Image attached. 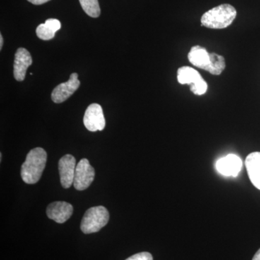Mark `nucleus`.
<instances>
[{
	"label": "nucleus",
	"instance_id": "nucleus-1",
	"mask_svg": "<svg viewBox=\"0 0 260 260\" xmlns=\"http://www.w3.org/2000/svg\"><path fill=\"white\" fill-rule=\"evenodd\" d=\"M47 153L42 148L32 149L27 155L21 167L22 179L28 184H34L40 180L45 169Z\"/></svg>",
	"mask_w": 260,
	"mask_h": 260
},
{
	"label": "nucleus",
	"instance_id": "nucleus-2",
	"mask_svg": "<svg viewBox=\"0 0 260 260\" xmlns=\"http://www.w3.org/2000/svg\"><path fill=\"white\" fill-rule=\"evenodd\" d=\"M237 14V10L232 5H220L208 10L202 16L201 25L208 28H225L232 25Z\"/></svg>",
	"mask_w": 260,
	"mask_h": 260
},
{
	"label": "nucleus",
	"instance_id": "nucleus-3",
	"mask_svg": "<svg viewBox=\"0 0 260 260\" xmlns=\"http://www.w3.org/2000/svg\"><path fill=\"white\" fill-rule=\"evenodd\" d=\"M109 220V213L107 208L104 206L93 207L84 214L80 229L84 234H93L105 226Z\"/></svg>",
	"mask_w": 260,
	"mask_h": 260
},
{
	"label": "nucleus",
	"instance_id": "nucleus-4",
	"mask_svg": "<svg viewBox=\"0 0 260 260\" xmlns=\"http://www.w3.org/2000/svg\"><path fill=\"white\" fill-rule=\"evenodd\" d=\"M178 82L181 85H190V90L194 95H202L208 90V83L200 75L199 72L190 67H181L177 71Z\"/></svg>",
	"mask_w": 260,
	"mask_h": 260
},
{
	"label": "nucleus",
	"instance_id": "nucleus-5",
	"mask_svg": "<svg viewBox=\"0 0 260 260\" xmlns=\"http://www.w3.org/2000/svg\"><path fill=\"white\" fill-rule=\"evenodd\" d=\"M95 174V170L88 159H81L75 169L73 186L78 191L88 189L94 180Z\"/></svg>",
	"mask_w": 260,
	"mask_h": 260
},
{
	"label": "nucleus",
	"instance_id": "nucleus-6",
	"mask_svg": "<svg viewBox=\"0 0 260 260\" xmlns=\"http://www.w3.org/2000/svg\"><path fill=\"white\" fill-rule=\"evenodd\" d=\"M83 123L89 131H102L106 126L102 107L98 104H92L89 106L84 115Z\"/></svg>",
	"mask_w": 260,
	"mask_h": 260
},
{
	"label": "nucleus",
	"instance_id": "nucleus-7",
	"mask_svg": "<svg viewBox=\"0 0 260 260\" xmlns=\"http://www.w3.org/2000/svg\"><path fill=\"white\" fill-rule=\"evenodd\" d=\"M80 80L78 75L73 73L70 75L69 80L66 83L59 84L53 90L51 93V99L56 104H60L68 100L75 92L79 88Z\"/></svg>",
	"mask_w": 260,
	"mask_h": 260
},
{
	"label": "nucleus",
	"instance_id": "nucleus-8",
	"mask_svg": "<svg viewBox=\"0 0 260 260\" xmlns=\"http://www.w3.org/2000/svg\"><path fill=\"white\" fill-rule=\"evenodd\" d=\"M76 159L70 154L64 155L59 161V172L61 186L70 188L74 182Z\"/></svg>",
	"mask_w": 260,
	"mask_h": 260
},
{
	"label": "nucleus",
	"instance_id": "nucleus-9",
	"mask_svg": "<svg viewBox=\"0 0 260 260\" xmlns=\"http://www.w3.org/2000/svg\"><path fill=\"white\" fill-rule=\"evenodd\" d=\"M73 213V205L66 202H54L48 205V218L58 223H64L72 216Z\"/></svg>",
	"mask_w": 260,
	"mask_h": 260
},
{
	"label": "nucleus",
	"instance_id": "nucleus-10",
	"mask_svg": "<svg viewBox=\"0 0 260 260\" xmlns=\"http://www.w3.org/2000/svg\"><path fill=\"white\" fill-rule=\"evenodd\" d=\"M31 55L24 48H19L15 53L14 61V78L18 81H23L26 75L27 69L32 64Z\"/></svg>",
	"mask_w": 260,
	"mask_h": 260
},
{
	"label": "nucleus",
	"instance_id": "nucleus-11",
	"mask_svg": "<svg viewBox=\"0 0 260 260\" xmlns=\"http://www.w3.org/2000/svg\"><path fill=\"white\" fill-rule=\"evenodd\" d=\"M242 168V159L234 154H229L227 156L219 159L216 164L217 170L224 176L237 177Z\"/></svg>",
	"mask_w": 260,
	"mask_h": 260
},
{
	"label": "nucleus",
	"instance_id": "nucleus-12",
	"mask_svg": "<svg viewBox=\"0 0 260 260\" xmlns=\"http://www.w3.org/2000/svg\"><path fill=\"white\" fill-rule=\"evenodd\" d=\"M188 59L191 64L196 68L204 70H208L210 62H211V56L204 47L200 46H194L191 47L189 54Z\"/></svg>",
	"mask_w": 260,
	"mask_h": 260
},
{
	"label": "nucleus",
	"instance_id": "nucleus-13",
	"mask_svg": "<svg viewBox=\"0 0 260 260\" xmlns=\"http://www.w3.org/2000/svg\"><path fill=\"white\" fill-rule=\"evenodd\" d=\"M245 165L253 185L260 190V152H254L246 157Z\"/></svg>",
	"mask_w": 260,
	"mask_h": 260
},
{
	"label": "nucleus",
	"instance_id": "nucleus-14",
	"mask_svg": "<svg viewBox=\"0 0 260 260\" xmlns=\"http://www.w3.org/2000/svg\"><path fill=\"white\" fill-rule=\"evenodd\" d=\"M210 56H211V62L207 72L213 75L221 74L225 68V61L223 56L215 53H210Z\"/></svg>",
	"mask_w": 260,
	"mask_h": 260
},
{
	"label": "nucleus",
	"instance_id": "nucleus-15",
	"mask_svg": "<svg viewBox=\"0 0 260 260\" xmlns=\"http://www.w3.org/2000/svg\"><path fill=\"white\" fill-rule=\"evenodd\" d=\"M85 13L91 18H98L101 14L99 0H79Z\"/></svg>",
	"mask_w": 260,
	"mask_h": 260
},
{
	"label": "nucleus",
	"instance_id": "nucleus-16",
	"mask_svg": "<svg viewBox=\"0 0 260 260\" xmlns=\"http://www.w3.org/2000/svg\"><path fill=\"white\" fill-rule=\"evenodd\" d=\"M56 31L47 23L40 24L37 28V35L44 41L51 40L55 37Z\"/></svg>",
	"mask_w": 260,
	"mask_h": 260
},
{
	"label": "nucleus",
	"instance_id": "nucleus-17",
	"mask_svg": "<svg viewBox=\"0 0 260 260\" xmlns=\"http://www.w3.org/2000/svg\"><path fill=\"white\" fill-rule=\"evenodd\" d=\"M125 260H153V256L149 252H140L130 256Z\"/></svg>",
	"mask_w": 260,
	"mask_h": 260
},
{
	"label": "nucleus",
	"instance_id": "nucleus-18",
	"mask_svg": "<svg viewBox=\"0 0 260 260\" xmlns=\"http://www.w3.org/2000/svg\"><path fill=\"white\" fill-rule=\"evenodd\" d=\"M47 25H49V26L51 27V28L54 29L55 31H57L59 29L61 28V23L59 20H58L57 19H48L47 21L45 22Z\"/></svg>",
	"mask_w": 260,
	"mask_h": 260
},
{
	"label": "nucleus",
	"instance_id": "nucleus-19",
	"mask_svg": "<svg viewBox=\"0 0 260 260\" xmlns=\"http://www.w3.org/2000/svg\"><path fill=\"white\" fill-rule=\"evenodd\" d=\"M29 3H32V4L36 5H39L44 4V3H47V2L50 1V0H28Z\"/></svg>",
	"mask_w": 260,
	"mask_h": 260
},
{
	"label": "nucleus",
	"instance_id": "nucleus-20",
	"mask_svg": "<svg viewBox=\"0 0 260 260\" xmlns=\"http://www.w3.org/2000/svg\"><path fill=\"white\" fill-rule=\"evenodd\" d=\"M252 260H260V249L259 250L256 251L255 254H254V257H253Z\"/></svg>",
	"mask_w": 260,
	"mask_h": 260
},
{
	"label": "nucleus",
	"instance_id": "nucleus-21",
	"mask_svg": "<svg viewBox=\"0 0 260 260\" xmlns=\"http://www.w3.org/2000/svg\"><path fill=\"white\" fill-rule=\"evenodd\" d=\"M3 43H4V41H3V35H0V49H3Z\"/></svg>",
	"mask_w": 260,
	"mask_h": 260
}]
</instances>
